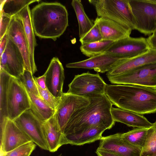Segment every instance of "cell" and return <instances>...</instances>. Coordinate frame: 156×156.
I'll return each instance as SVG.
<instances>
[{
  "instance_id": "cell-15",
  "label": "cell",
  "mask_w": 156,
  "mask_h": 156,
  "mask_svg": "<svg viewBox=\"0 0 156 156\" xmlns=\"http://www.w3.org/2000/svg\"><path fill=\"white\" fill-rule=\"evenodd\" d=\"M121 133L102 136L98 148L117 153L122 156H140L142 148L132 145L121 137Z\"/></svg>"
},
{
  "instance_id": "cell-17",
  "label": "cell",
  "mask_w": 156,
  "mask_h": 156,
  "mask_svg": "<svg viewBox=\"0 0 156 156\" xmlns=\"http://www.w3.org/2000/svg\"><path fill=\"white\" fill-rule=\"evenodd\" d=\"M122 58L111 55L106 52L89 58L66 65L67 68H82L94 69L97 72H107Z\"/></svg>"
},
{
  "instance_id": "cell-11",
  "label": "cell",
  "mask_w": 156,
  "mask_h": 156,
  "mask_svg": "<svg viewBox=\"0 0 156 156\" xmlns=\"http://www.w3.org/2000/svg\"><path fill=\"white\" fill-rule=\"evenodd\" d=\"M30 138L41 149L48 151L45 139L42 121L30 109L13 120Z\"/></svg>"
},
{
  "instance_id": "cell-14",
  "label": "cell",
  "mask_w": 156,
  "mask_h": 156,
  "mask_svg": "<svg viewBox=\"0 0 156 156\" xmlns=\"http://www.w3.org/2000/svg\"><path fill=\"white\" fill-rule=\"evenodd\" d=\"M0 136L1 154L8 152L22 145L32 141L13 120L8 119Z\"/></svg>"
},
{
  "instance_id": "cell-4",
  "label": "cell",
  "mask_w": 156,
  "mask_h": 156,
  "mask_svg": "<svg viewBox=\"0 0 156 156\" xmlns=\"http://www.w3.org/2000/svg\"><path fill=\"white\" fill-rule=\"evenodd\" d=\"M94 7L98 17L109 19L131 29L135 23L128 0H89Z\"/></svg>"
},
{
  "instance_id": "cell-2",
  "label": "cell",
  "mask_w": 156,
  "mask_h": 156,
  "mask_svg": "<svg viewBox=\"0 0 156 156\" xmlns=\"http://www.w3.org/2000/svg\"><path fill=\"white\" fill-rule=\"evenodd\" d=\"M87 98L90 103L73 114L65 129L64 135L79 132L93 126L103 125L110 129L114 125L111 112L113 104L105 94Z\"/></svg>"
},
{
  "instance_id": "cell-40",
  "label": "cell",
  "mask_w": 156,
  "mask_h": 156,
  "mask_svg": "<svg viewBox=\"0 0 156 156\" xmlns=\"http://www.w3.org/2000/svg\"><path fill=\"white\" fill-rule=\"evenodd\" d=\"M153 33H156V29Z\"/></svg>"
},
{
  "instance_id": "cell-3",
  "label": "cell",
  "mask_w": 156,
  "mask_h": 156,
  "mask_svg": "<svg viewBox=\"0 0 156 156\" xmlns=\"http://www.w3.org/2000/svg\"><path fill=\"white\" fill-rule=\"evenodd\" d=\"M31 22L35 34L55 41L68 26V13L60 3L43 2L30 11Z\"/></svg>"
},
{
  "instance_id": "cell-12",
  "label": "cell",
  "mask_w": 156,
  "mask_h": 156,
  "mask_svg": "<svg viewBox=\"0 0 156 156\" xmlns=\"http://www.w3.org/2000/svg\"><path fill=\"white\" fill-rule=\"evenodd\" d=\"M0 71L17 79L25 70L23 56L19 48L9 37L5 49L0 57Z\"/></svg>"
},
{
  "instance_id": "cell-6",
  "label": "cell",
  "mask_w": 156,
  "mask_h": 156,
  "mask_svg": "<svg viewBox=\"0 0 156 156\" xmlns=\"http://www.w3.org/2000/svg\"><path fill=\"white\" fill-rule=\"evenodd\" d=\"M107 77L113 84L137 85L156 89V62L146 64L118 75Z\"/></svg>"
},
{
  "instance_id": "cell-35",
  "label": "cell",
  "mask_w": 156,
  "mask_h": 156,
  "mask_svg": "<svg viewBox=\"0 0 156 156\" xmlns=\"http://www.w3.org/2000/svg\"><path fill=\"white\" fill-rule=\"evenodd\" d=\"M11 18L7 15L0 13V39L6 33Z\"/></svg>"
},
{
  "instance_id": "cell-41",
  "label": "cell",
  "mask_w": 156,
  "mask_h": 156,
  "mask_svg": "<svg viewBox=\"0 0 156 156\" xmlns=\"http://www.w3.org/2000/svg\"><path fill=\"white\" fill-rule=\"evenodd\" d=\"M61 156V155H59L58 156Z\"/></svg>"
},
{
  "instance_id": "cell-28",
  "label": "cell",
  "mask_w": 156,
  "mask_h": 156,
  "mask_svg": "<svg viewBox=\"0 0 156 156\" xmlns=\"http://www.w3.org/2000/svg\"><path fill=\"white\" fill-rule=\"evenodd\" d=\"M148 129L136 128L126 133H121V137L132 145L142 148L147 140Z\"/></svg>"
},
{
  "instance_id": "cell-24",
  "label": "cell",
  "mask_w": 156,
  "mask_h": 156,
  "mask_svg": "<svg viewBox=\"0 0 156 156\" xmlns=\"http://www.w3.org/2000/svg\"><path fill=\"white\" fill-rule=\"evenodd\" d=\"M30 102V109L43 122L48 120L55 114V111L41 97L28 93Z\"/></svg>"
},
{
  "instance_id": "cell-36",
  "label": "cell",
  "mask_w": 156,
  "mask_h": 156,
  "mask_svg": "<svg viewBox=\"0 0 156 156\" xmlns=\"http://www.w3.org/2000/svg\"><path fill=\"white\" fill-rule=\"evenodd\" d=\"M98 156H122L115 152L105 150L98 148L95 152Z\"/></svg>"
},
{
  "instance_id": "cell-34",
  "label": "cell",
  "mask_w": 156,
  "mask_h": 156,
  "mask_svg": "<svg viewBox=\"0 0 156 156\" xmlns=\"http://www.w3.org/2000/svg\"><path fill=\"white\" fill-rule=\"evenodd\" d=\"M36 83L41 98L51 108L55 111L59 104L61 97H55L47 89H43L41 88Z\"/></svg>"
},
{
  "instance_id": "cell-22",
  "label": "cell",
  "mask_w": 156,
  "mask_h": 156,
  "mask_svg": "<svg viewBox=\"0 0 156 156\" xmlns=\"http://www.w3.org/2000/svg\"><path fill=\"white\" fill-rule=\"evenodd\" d=\"M17 15L22 20L24 32L28 41L32 73L33 75L37 71L34 58V49L37 44L31 22L30 10L29 5L23 8Z\"/></svg>"
},
{
  "instance_id": "cell-16",
  "label": "cell",
  "mask_w": 156,
  "mask_h": 156,
  "mask_svg": "<svg viewBox=\"0 0 156 156\" xmlns=\"http://www.w3.org/2000/svg\"><path fill=\"white\" fill-rule=\"evenodd\" d=\"M44 74L47 89L55 97L60 98L63 93L65 75L62 65L57 57H54L51 59Z\"/></svg>"
},
{
  "instance_id": "cell-8",
  "label": "cell",
  "mask_w": 156,
  "mask_h": 156,
  "mask_svg": "<svg viewBox=\"0 0 156 156\" xmlns=\"http://www.w3.org/2000/svg\"><path fill=\"white\" fill-rule=\"evenodd\" d=\"M30 107L29 97L24 87L18 79L11 76L7 97L8 119L13 120Z\"/></svg>"
},
{
  "instance_id": "cell-39",
  "label": "cell",
  "mask_w": 156,
  "mask_h": 156,
  "mask_svg": "<svg viewBox=\"0 0 156 156\" xmlns=\"http://www.w3.org/2000/svg\"><path fill=\"white\" fill-rule=\"evenodd\" d=\"M151 49L156 50V33H153L147 38Z\"/></svg>"
},
{
  "instance_id": "cell-27",
  "label": "cell",
  "mask_w": 156,
  "mask_h": 156,
  "mask_svg": "<svg viewBox=\"0 0 156 156\" xmlns=\"http://www.w3.org/2000/svg\"><path fill=\"white\" fill-rule=\"evenodd\" d=\"M39 1L37 0H1L0 13H2L12 17L17 15L26 6Z\"/></svg>"
},
{
  "instance_id": "cell-33",
  "label": "cell",
  "mask_w": 156,
  "mask_h": 156,
  "mask_svg": "<svg viewBox=\"0 0 156 156\" xmlns=\"http://www.w3.org/2000/svg\"><path fill=\"white\" fill-rule=\"evenodd\" d=\"M36 146L33 142H30L8 152L1 154V156H30Z\"/></svg>"
},
{
  "instance_id": "cell-10",
  "label": "cell",
  "mask_w": 156,
  "mask_h": 156,
  "mask_svg": "<svg viewBox=\"0 0 156 156\" xmlns=\"http://www.w3.org/2000/svg\"><path fill=\"white\" fill-rule=\"evenodd\" d=\"M150 48L147 38L130 36L114 42L106 52L115 57L126 58L141 55Z\"/></svg>"
},
{
  "instance_id": "cell-7",
  "label": "cell",
  "mask_w": 156,
  "mask_h": 156,
  "mask_svg": "<svg viewBox=\"0 0 156 156\" xmlns=\"http://www.w3.org/2000/svg\"><path fill=\"white\" fill-rule=\"evenodd\" d=\"M106 84L99 73L88 72L75 75L69 84L67 93L86 98L105 94Z\"/></svg>"
},
{
  "instance_id": "cell-30",
  "label": "cell",
  "mask_w": 156,
  "mask_h": 156,
  "mask_svg": "<svg viewBox=\"0 0 156 156\" xmlns=\"http://www.w3.org/2000/svg\"><path fill=\"white\" fill-rule=\"evenodd\" d=\"M140 156H156V121L148 129L147 140Z\"/></svg>"
},
{
  "instance_id": "cell-5",
  "label": "cell",
  "mask_w": 156,
  "mask_h": 156,
  "mask_svg": "<svg viewBox=\"0 0 156 156\" xmlns=\"http://www.w3.org/2000/svg\"><path fill=\"white\" fill-rule=\"evenodd\" d=\"M135 23V30L145 35L156 29V0H128Z\"/></svg>"
},
{
  "instance_id": "cell-1",
  "label": "cell",
  "mask_w": 156,
  "mask_h": 156,
  "mask_svg": "<svg viewBox=\"0 0 156 156\" xmlns=\"http://www.w3.org/2000/svg\"><path fill=\"white\" fill-rule=\"evenodd\" d=\"M105 94L118 108L140 115L156 112V89L137 85L106 84Z\"/></svg>"
},
{
  "instance_id": "cell-20",
  "label": "cell",
  "mask_w": 156,
  "mask_h": 156,
  "mask_svg": "<svg viewBox=\"0 0 156 156\" xmlns=\"http://www.w3.org/2000/svg\"><path fill=\"white\" fill-rule=\"evenodd\" d=\"M97 18L102 40L115 42L130 36L132 31L131 29L108 19Z\"/></svg>"
},
{
  "instance_id": "cell-18",
  "label": "cell",
  "mask_w": 156,
  "mask_h": 156,
  "mask_svg": "<svg viewBox=\"0 0 156 156\" xmlns=\"http://www.w3.org/2000/svg\"><path fill=\"white\" fill-rule=\"evenodd\" d=\"M156 62V50L150 48L146 52L133 58L121 59L109 71L107 76H114L146 64Z\"/></svg>"
},
{
  "instance_id": "cell-21",
  "label": "cell",
  "mask_w": 156,
  "mask_h": 156,
  "mask_svg": "<svg viewBox=\"0 0 156 156\" xmlns=\"http://www.w3.org/2000/svg\"><path fill=\"white\" fill-rule=\"evenodd\" d=\"M111 112L115 122L123 123L129 127L148 129L153 124L144 116L130 111L112 107Z\"/></svg>"
},
{
  "instance_id": "cell-31",
  "label": "cell",
  "mask_w": 156,
  "mask_h": 156,
  "mask_svg": "<svg viewBox=\"0 0 156 156\" xmlns=\"http://www.w3.org/2000/svg\"><path fill=\"white\" fill-rule=\"evenodd\" d=\"M33 75L31 72L25 69L23 73L18 79L23 86L27 93L41 97Z\"/></svg>"
},
{
  "instance_id": "cell-13",
  "label": "cell",
  "mask_w": 156,
  "mask_h": 156,
  "mask_svg": "<svg viewBox=\"0 0 156 156\" xmlns=\"http://www.w3.org/2000/svg\"><path fill=\"white\" fill-rule=\"evenodd\" d=\"M6 33L20 51L24 61L25 69L32 73L28 41L22 20L17 15L12 17Z\"/></svg>"
},
{
  "instance_id": "cell-9",
  "label": "cell",
  "mask_w": 156,
  "mask_h": 156,
  "mask_svg": "<svg viewBox=\"0 0 156 156\" xmlns=\"http://www.w3.org/2000/svg\"><path fill=\"white\" fill-rule=\"evenodd\" d=\"M90 103L87 98L68 93L63 94L55 110L54 116L62 133L73 114Z\"/></svg>"
},
{
  "instance_id": "cell-19",
  "label": "cell",
  "mask_w": 156,
  "mask_h": 156,
  "mask_svg": "<svg viewBox=\"0 0 156 156\" xmlns=\"http://www.w3.org/2000/svg\"><path fill=\"white\" fill-rule=\"evenodd\" d=\"M107 129L104 126L97 125L79 132L64 135L63 144L81 145L100 140L102 137V133Z\"/></svg>"
},
{
  "instance_id": "cell-23",
  "label": "cell",
  "mask_w": 156,
  "mask_h": 156,
  "mask_svg": "<svg viewBox=\"0 0 156 156\" xmlns=\"http://www.w3.org/2000/svg\"><path fill=\"white\" fill-rule=\"evenodd\" d=\"M43 130L48 151L55 152L63 145L64 134L61 131L54 115L44 122Z\"/></svg>"
},
{
  "instance_id": "cell-32",
  "label": "cell",
  "mask_w": 156,
  "mask_h": 156,
  "mask_svg": "<svg viewBox=\"0 0 156 156\" xmlns=\"http://www.w3.org/2000/svg\"><path fill=\"white\" fill-rule=\"evenodd\" d=\"M91 29L79 41L81 45L100 41L102 40V35L98 26L97 18L94 21Z\"/></svg>"
},
{
  "instance_id": "cell-29",
  "label": "cell",
  "mask_w": 156,
  "mask_h": 156,
  "mask_svg": "<svg viewBox=\"0 0 156 156\" xmlns=\"http://www.w3.org/2000/svg\"><path fill=\"white\" fill-rule=\"evenodd\" d=\"M114 42L110 40H102L81 45L80 50L83 54L90 58L106 52Z\"/></svg>"
},
{
  "instance_id": "cell-38",
  "label": "cell",
  "mask_w": 156,
  "mask_h": 156,
  "mask_svg": "<svg viewBox=\"0 0 156 156\" xmlns=\"http://www.w3.org/2000/svg\"><path fill=\"white\" fill-rule=\"evenodd\" d=\"M34 80L37 85L41 88L47 89L46 85V76L44 74L38 77H34Z\"/></svg>"
},
{
  "instance_id": "cell-25",
  "label": "cell",
  "mask_w": 156,
  "mask_h": 156,
  "mask_svg": "<svg viewBox=\"0 0 156 156\" xmlns=\"http://www.w3.org/2000/svg\"><path fill=\"white\" fill-rule=\"evenodd\" d=\"M12 76L5 72H0V126L3 127L8 119L7 102L8 90Z\"/></svg>"
},
{
  "instance_id": "cell-37",
  "label": "cell",
  "mask_w": 156,
  "mask_h": 156,
  "mask_svg": "<svg viewBox=\"0 0 156 156\" xmlns=\"http://www.w3.org/2000/svg\"><path fill=\"white\" fill-rule=\"evenodd\" d=\"M9 37L7 33L0 39V57L5 51L8 40Z\"/></svg>"
},
{
  "instance_id": "cell-26",
  "label": "cell",
  "mask_w": 156,
  "mask_h": 156,
  "mask_svg": "<svg viewBox=\"0 0 156 156\" xmlns=\"http://www.w3.org/2000/svg\"><path fill=\"white\" fill-rule=\"evenodd\" d=\"M76 14L79 25V36L83 37L93 27L94 21L86 13L81 1L73 0L71 3Z\"/></svg>"
}]
</instances>
